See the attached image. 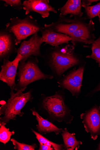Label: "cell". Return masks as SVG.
<instances>
[{"instance_id":"6da1fadb","label":"cell","mask_w":100,"mask_h":150,"mask_svg":"<svg viewBox=\"0 0 100 150\" xmlns=\"http://www.w3.org/2000/svg\"><path fill=\"white\" fill-rule=\"evenodd\" d=\"M62 94L60 91L50 96L41 94L38 104L39 110L51 122L63 121L67 124H70L74 117L70 114V109L65 104Z\"/></svg>"},{"instance_id":"7a4b0ae2","label":"cell","mask_w":100,"mask_h":150,"mask_svg":"<svg viewBox=\"0 0 100 150\" xmlns=\"http://www.w3.org/2000/svg\"><path fill=\"white\" fill-rule=\"evenodd\" d=\"M23 91L21 90L15 93L11 90L10 98L0 107V115L3 116L0 117V122L7 124L11 120H15L17 115L23 116L22 109L28 102H31L33 99L32 90L26 93Z\"/></svg>"},{"instance_id":"3957f363","label":"cell","mask_w":100,"mask_h":150,"mask_svg":"<svg viewBox=\"0 0 100 150\" xmlns=\"http://www.w3.org/2000/svg\"><path fill=\"white\" fill-rule=\"evenodd\" d=\"M52 49L47 56V62L58 75H61L70 68L79 63V59L74 54L73 45L60 46Z\"/></svg>"},{"instance_id":"277c9868","label":"cell","mask_w":100,"mask_h":150,"mask_svg":"<svg viewBox=\"0 0 100 150\" xmlns=\"http://www.w3.org/2000/svg\"><path fill=\"white\" fill-rule=\"evenodd\" d=\"M37 57H32L24 62H20L18 76V83L14 90L24 91L27 86L36 81L52 79L53 77L43 73L40 69Z\"/></svg>"},{"instance_id":"5b68a950","label":"cell","mask_w":100,"mask_h":150,"mask_svg":"<svg viewBox=\"0 0 100 150\" xmlns=\"http://www.w3.org/2000/svg\"><path fill=\"white\" fill-rule=\"evenodd\" d=\"M44 28L32 16L27 15L23 19L17 17L11 18L5 29L15 35L16 45L17 46L22 40L36 33L41 32Z\"/></svg>"},{"instance_id":"8992f818","label":"cell","mask_w":100,"mask_h":150,"mask_svg":"<svg viewBox=\"0 0 100 150\" xmlns=\"http://www.w3.org/2000/svg\"><path fill=\"white\" fill-rule=\"evenodd\" d=\"M56 21L50 24H45V28L52 32L62 33L69 36L86 23L85 17L72 19L65 16H59Z\"/></svg>"},{"instance_id":"52a82bcc","label":"cell","mask_w":100,"mask_h":150,"mask_svg":"<svg viewBox=\"0 0 100 150\" xmlns=\"http://www.w3.org/2000/svg\"><path fill=\"white\" fill-rule=\"evenodd\" d=\"M85 131L96 140L100 135V108L95 105L90 110L80 115Z\"/></svg>"},{"instance_id":"ba28073f","label":"cell","mask_w":100,"mask_h":150,"mask_svg":"<svg viewBox=\"0 0 100 150\" xmlns=\"http://www.w3.org/2000/svg\"><path fill=\"white\" fill-rule=\"evenodd\" d=\"M44 40L38 33L33 35L28 40H24L17 49V53L22 57L20 62H24L32 57H42L40 52V47Z\"/></svg>"},{"instance_id":"9c48e42d","label":"cell","mask_w":100,"mask_h":150,"mask_svg":"<svg viewBox=\"0 0 100 150\" xmlns=\"http://www.w3.org/2000/svg\"><path fill=\"white\" fill-rule=\"evenodd\" d=\"M22 57L20 54H17L13 61H10L9 58L3 60V64L1 66L0 72V80L6 83L11 90H13L16 86L15 79L17 74V70Z\"/></svg>"},{"instance_id":"30bf717a","label":"cell","mask_w":100,"mask_h":150,"mask_svg":"<svg viewBox=\"0 0 100 150\" xmlns=\"http://www.w3.org/2000/svg\"><path fill=\"white\" fill-rule=\"evenodd\" d=\"M84 70L83 66L80 67L69 73L62 80L58 82L59 86L67 89L76 97L81 92Z\"/></svg>"},{"instance_id":"8fae6325","label":"cell","mask_w":100,"mask_h":150,"mask_svg":"<svg viewBox=\"0 0 100 150\" xmlns=\"http://www.w3.org/2000/svg\"><path fill=\"white\" fill-rule=\"evenodd\" d=\"M95 30L94 23L91 19L89 23H85L69 35L71 42L74 46L78 43L92 44L96 38L93 33Z\"/></svg>"},{"instance_id":"7c38bea8","label":"cell","mask_w":100,"mask_h":150,"mask_svg":"<svg viewBox=\"0 0 100 150\" xmlns=\"http://www.w3.org/2000/svg\"><path fill=\"white\" fill-rule=\"evenodd\" d=\"M23 9L27 16L33 12L45 18L49 17L50 12L57 13L55 8L50 4L48 0H26L23 2Z\"/></svg>"},{"instance_id":"4fadbf2b","label":"cell","mask_w":100,"mask_h":150,"mask_svg":"<svg viewBox=\"0 0 100 150\" xmlns=\"http://www.w3.org/2000/svg\"><path fill=\"white\" fill-rule=\"evenodd\" d=\"M16 37L6 29L0 31V61L9 58L11 54L17 52L15 47Z\"/></svg>"},{"instance_id":"5bb4252c","label":"cell","mask_w":100,"mask_h":150,"mask_svg":"<svg viewBox=\"0 0 100 150\" xmlns=\"http://www.w3.org/2000/svg\"><path fill=\"white\" fill-rule=\"evenodd\" d=\"M41 33L45 45L56 47L64 44H68L71 40V38L67 35L52 32L45 28Z\"/></svg>"},{"instance_id":"9a60e30c","label":"cell","mask_w":100,"mask_h":150,"mask_svg":"<svg viewBox=\"0 0 100 150\" xmlns=\"http://www.w3.org/2000/svg\"><path fill=\"white\" fill-rule=\"evenodd\" d=\"M33 115L36 117V120L38 122L36 129L40 134H46L51 132H54L58 135L62 132L63 129L59 128L52 123V122L43 118L33 108L30 109Z\"/></svg>"},{"instance_id":"2e32d148","label":"cell","mask_w":100,"mask_h":150,"mask_svg":"<svg viewBox=\"0 0 100 150\" xmlns=\"http://www.w3.org/2000/svg\"><path fill=\"white\" fill-rule=\"evenodd\" d=\"M82 7L81 0H68L63 6L59 8L58 10L60 12L59 16L65 17L70 14V18H80L83 15Z\"/></svg>"},{"instance_id":"e0dca14e","label":"cell","mask_w":100,"mask_h":150,"mask_svg":"<svg viewBox=\"0 0 100 150\" xmlns=\"http://www.w3.org/2000/svg\"><path fill=\"white\" fill-rule=\"evenodd\" d=\"M64 141V146L65 149L67 150H77L82 142L78 141L76 139L75 134L69 132L66 128H65L62 134Z\"/></svg>"},{"instance_id":"ac0fdd59","label":"cell","mask_w":100,"mask_h":150,"mask_svg":"<svg viewBox=\"0 0 100 150\" xmlns=\"http://www.w3.org/2000/svg\"><path fill=\"white\" fill-rule=\"evenodd\" d=\"M6 125L4 122H0V142L5 145L9 141L11 136L15 134L14 130L11 132L9 129L6 127Z\"/></svg>"},{"instance_id":"d6986e66","label":"cell","mask_w":100,"mask_h":150,"mask_svg":"<svg viewBox=\"0 0 100 150\" xmlns=\"http://www.w3.org/2000/svg\"><path fill=\"white\" fill-rule=\"evenodd\" d=\"M91 50L92 53L91 55L87 56V58L95 60L100 67V35L92 44Z\"/></svg>"},{"instance_id":"ffe728a7","label":"cell","mask_w":100,"mask_h":150,"mask_svg":"<svg viewBox=\"0 0 100 150\" xmlns=\"http://www.w3.org/2000/svg\"><path fill=\"white\" fill-rule=\"evenodd\" d=\"M31 130L33 133L35 135L36 138L39 143L51 145L55 150H65L63 145L59 144L52 142L32 129Z\"/></svg>"},{"instance_id":"44dd1931","label":"cell","mask_w":100,"mask_h":150,"mask_svg":"<svg viewBox=\"0 0 100 150\" xmlns=\"http://www.w3.org/2000/svg\"><path fill=\"white\" fill-rule=\"evenodd\" d=\"M87 19H91L100 15V1L93 6H84Z\"/></svg>"},{"instance_id":"7402d4cb","label":"cell","mask_w":100,"mask_h":150,"mask_svg":"<svg viewBox=\"0 0 100 150\" xmlns=\"http://www.w3.org/2000/svg\"><path fill=\"white\" fill-rule=\"evenodd\" d=\"M14 146V149L18 150H35L37 147V145L34 144L32 145L27 144L18 142L15 139H11Z\"/></svg>"},{"instance_id":"603a6c76","label":"cell","mask_w":100,"mask_h":150,"mask_svg":"<svg viewBox=\"0 0 100 150\" xmlns=\"http://www.w3.org/2000/svg\"><path fill=\"white\" fill-rule=\"evenodd\" d=\"M4 2V6H10L14 9L20 11L23 8V3L21 0H2Z\"/></svg>"},{"instance_id":"cb8c5ba5","label":"cell","mask_w":100,"mask_h":150,"mask_svg":"<svg viewBox=\"0 0 100 150\" xmlns=\"http://www.w3.org/2000/svg\"><path fill=\"white\" fill-rule=\"evenodd\" d=\"M54 148L51 145L39 143V150H53Z\"/></svg>"},{"instance_id":"d4e9b609","label":"cell","mask_w":100,"mask_h":150,"mask_svg":"<svg viewBox=\"0 0 100 150\" xmlns=\"http://www.w3.org/2000/svg\"><path fill=\"white\" fill-rule=\"evenodd\" d=\"M98 1L96 0H83L82 2V6H88L90 5L92 3L97 2Z\"/></svg>"},{"instance_id":"484cf974","label":"cell","mask_w":100,"mask_h":150,"mask_svg":"<svg viewBox=\"0 0 100 150\" xmlns=\"http://www.w3.org/2000/svg\"><path fill=\"white\" fill-rule=\"evenodd\" d=\"M99 91H100V83L92 91V93H94Z\"/></svg>"},{"instance_id":"4316f807","label":"cell","mask_w":100,"mask_h":150,"mask_svg":"<svg viewBox=\"0 0 100 150\" xmlns=\"http://www.w3.org/2000/svg\"><path fill=\"white\" fill-rule=\"evenodd\" d=\"M97 150H100V142L98 145V147L97 148Z\"/></svg>"},{"instance_id":"83f0119b","label":"cell","mask_w":100,"mask_h":150,"mask_svg":"<svg viewBox=\"0 0 100 150\" xmlns=\"http://www.w3.org/2000/svg\"><path fill=\"white\" fill-rule=\"evenodd\" d=\"M98 16V17L99 21L100 23V15H99Z\"/></svg>"},{"instance_id":"f1b7e54d","label":"cell","mask_w":100,"mask_h":150,"mask_svg":"<svg viewBox=\"0 0 100 150\" xmlns=\"http://www.w3.org/2000/svg\"><path fill=\"white\" fill-rule=\"evenodd\" d=\"M99 107L100 108V106H99Z\"/></svg>"}]
</instances>
